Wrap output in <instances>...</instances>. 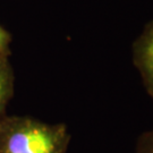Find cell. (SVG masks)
I'll use <instances>...</instances> for the list:
<instances>
[{
    "label": "cell",
    "mask_w": 153,
    "mask_h": 153,
    "mask_svg": "<svg viewBox=\"0 0 153 153\" xmlns=\"http://www.w3.org/2000/svg\"><path fill=\"white\" fill-rule=\"evenodd\" d=\"M71 138L62 123L48 124L30 116L0 118V153H67Z\"/></svg>",
    "instance_id": "6da1fadb"
},
{
    "label": "cell",
    "mask_w": 153,
    "mask_h": 153,
    "mask_svg": "<svg viewBox=\"0 0 153 153\" xmlns=\"http://www.w3.org/2000/svg\"><path fill=\"white\" fill-rule=\"evenodd\" d=\"M133 62L146 92L153 99V21L145 25L133 43Z\"/></svg>",
    "instance_id": "7a4b0ae2"
},
{
    "label": "cell",
    "mask_w": 153,
    "mask_h": 153,
    "mask_svg": "<svg viewBox=\"0 0 153 153\" xmlns=\"http://www.w3.org/2000/svg\"><path fill=\"white\" fill-rule=\"evenodd\" d=\"M15 74L9 55H0V118L6 115L7 105L14 95Z\"/></svg>",
    "instance_id": "3957f363"
},
{
    "label": "cell",
    "mask_w": 153,
    "mask_h": 153,
    "mask_svg": "<svg viewBox=\"0 0 153 153\" xmlns=\"http://www.w3.org/2000/svg\"><path fill=\"white\" fill-rule=\"evenodd\" d=\"M135 153H153V129L144 131L137 138Z\"/></svg>",
    "instance_id": "277c9868"
},
{
    "label": "cell",
    "mask_w": 153,
    "mask_h": 153,
    "mask_svg": "<svg viewBox=\"0 0 153 153\" xmlns=\"http://www.w3.org/2000/svg\"><path fill=\"white\" fill-rule=\"evenodd\" d=\"M11 34L0 25V55L10 56Z\"/></svg>",
    "instance_id": "5b68a950"
}]
</instances>
